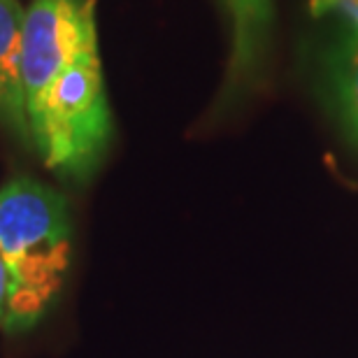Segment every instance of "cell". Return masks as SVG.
Returning a JSON list of instances; mask_svg holds the SVG:
<instances>
[{
	"label": "cell",
	"mask_w": 358,
	"mask_h": 358,
	"mask_svg": "<svg viewBox=\"0 0 358 358\" xmlns=\"http://www.w3.org/2000/svg\"><path fill=\"white\" fill-rule=\"evenodd\" d=\"M112 138L98 49L84 52L63 70L31 126V147L52 173L84 179L96 170Z\"/></svg>",
	"instance_id": "2"
},
{
	"label": "cell",
	"mask_w": 358,
	"mask_h": 358,
	"mask_svg": "<svg viewBox=\"0 0 358 358\" xmlns=\"http://www.w3.org/2000/svg\"><path fill=\"white\" fill-rule=\"evenodd\" d=\"M312 17H338L358 38V0H310Z\"/></svg>",
	"instance_id": "7"
},
{
	"label": "cell",
	"mask_w": 358,
	"mask_h": 358,
	"mask_svg": "<svg viewBox=\"0 0 358 358\" xmlns=\"http://www.w3.org/2000/svg\"><path fill=\"white\" fill-rule=\"evenodd\" d=\"M7 300H10V272L0 256V324L5 319V310H7Z\"/></svg>",
	"instance_id": "8"
},
{
	"label": "cell",
	"mask_w": 358,
	"mask_h": 358,
	"mask_svg": "<svg viewBox=\"0 0 358 358\" xmlns=\"http://www.w3.org/2000/svg\"><path fill=\"white\" fill-rule=\"evenodd\" d=\"M91 3H93V0H91Z\"/></svg>",
	"instance_id": "9"
},
{
	"label": "cell",
	"mask_w": 358,
	"mask_h": 358,
	"mask_svg": "<svg viewBox=\"0 0 358 358\" xmlns=\"http://www.w3.org/2000/svg\"><path fill=\"white\" fill-rule=\"evenodd\" d=\"M98 49L91 0H33L21 35V84L28 131L61 73L84 52Z\"/></svg>",
	"instance_id": "3"
},
{
	"label": "cell",
	"mask_w": 358,
	"mask_h": 358,
	"mask_svg": "<svg viewBox=\"0 0 358 358\" xmlns=\"http://www.w3.org/2000/svg\"><path fill=\"white\" fill-rule=\"evenodd\" d=\"M24 17L19 0H0V124L21 145H31L26 98L21 84V35Z\"/></svg>",
	"instance_id": "4"
},
{
	"label": "cell",
	"mask_w": 358,
	"mask_h": 358,
	"mask_svg": "<svg viewBox=\"0 0 358 358\" xmlns=\"http://www.w3.org/2000/svg\"><path fill=\"white\" fill-rule=\"evenodd\" d=\"M331 77L347 121L358 135V38L347 33L331 54Z\"/></svg>",
	"instance_id": "6"
},
{
	"label": "cell",
	"mask_w": 358,
	"mask_h": 358,
	"mask_svg": "<svg viewBox=\"0 0 358 358\" xmlns=\"http://www.w3.org/2000/svg\"><path fill=\"white\" fill-rule=\"evenodd\" d=\"M70 207L63 193L19 175L0 186V256L10 272L3 326L33 328L66 282L70 266Z\"/></svg>",
	"instance_id": "1"
},
{
	"label": "cell",
	"mask_w": 358,
	"mask_h": 358,
	"mask_svg": "<svg viewBox=\"0 0 358 358\" xmlns=\"http://www.w3.org/2000/svg\"><path fill=\"white\" fill-rule=\"evenodd\" d=\"M233 19V75L252 68L266 28L272 0H226Z\"/></svg>",
	"instance_id": "5"
}]
</instances>
